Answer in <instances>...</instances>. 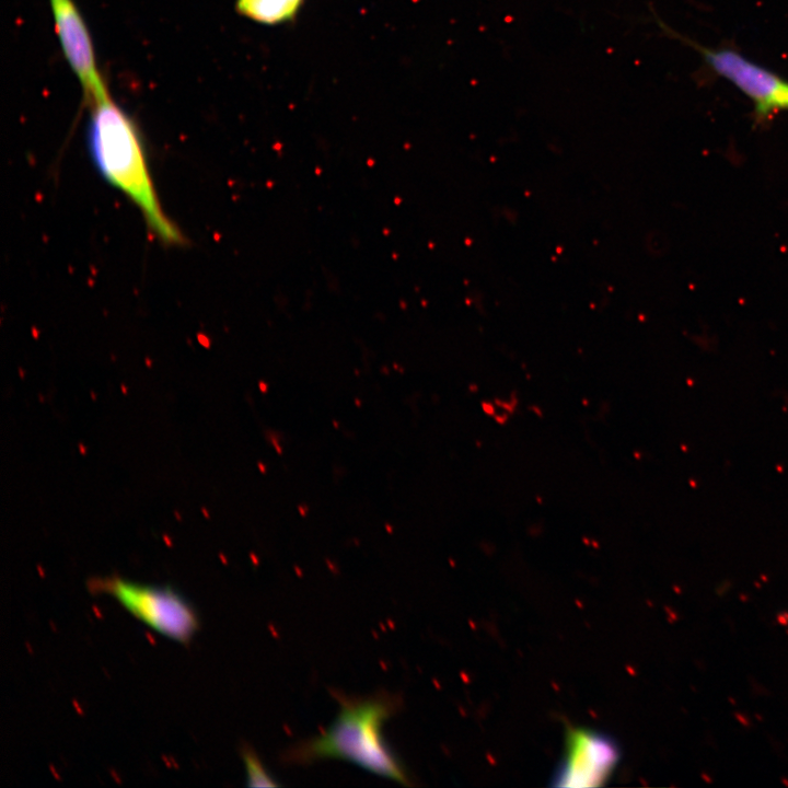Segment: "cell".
<instances>
[{
    "label": "cell",
    "instance_id": "1",
    "mask_svg": "<svg viewBox=\"0 0 788 788\" xmlns=\"http://www.w3.org/2000/svg\"><path fill=\"white\" fill-rule=\"evenodd\" d=\"M339 712L321 734L301 741L282 754L287 764L306 765L340 758L405 786L413 780L382 735V726L402 708V697L387 692L349 696L334 691Z\"/></svg>",
    "mask_w": 788,
    "mask_h": 788
},
{
    "label": "cell",
    "instance_id": "2",
    "mask_svg": "<svg viewBox=\"0 0 788 788\" xmlns=\"http://www.w3.org/2000/svg\"><path fill=\"white\" fill-rule=\"evenodd\" d=\"M89 107L88 148L99 173L135 204L162 243L183 244L181 231L161 206L136 124L109 94Z\"/></svg>",
    "mask_w": 788,
    "mask_h": 788
},
{
    "label": "cell",
    "instance_id": "3",
    "mask_svg": "<svg viewBox=\"0 0 788 788\" xmlns=\"http://www.w3.org/2000/svg\"><path fill=\"white\" fill-rule=\"evenodd\" d=\"M88 586L93 593L114 596L138 619L181 644H188L199 628L192 604L170 587L142 584L119 577L94 578Z\"/></svg>",
    "mask_w": 788,
    "mask_h": 788
},
{
    "label": "cell",
    "instance_id": "4",
    "mask_svg": "<svg viewBox=\"0 0 788 788\" xmlns=\"http://www.w3.org/2000/svg\"><path fill=\"white\" fill-rule=\"evenodd\" d=\"M671 32L698 51L712 72L728 80L752 101L756 123L763 124L777 112L788 111V80L750 60L738 50L729 47H705Z\"/></svg>",
    "mask_w": 788,
    "mask_h": 788
},
{
    "label": "cell",
    "instance_id": "5",
    "mask_svg": "<svg viewBox=\"0 0 788 788\" xmlns=\"http://www.w3.org/2000/svg\"><path fill=\"white\" fill-rule=\"evenodd\" d=\"M614 740L596 730L572 728L566 738L565 754L552 777L556 787L601 786L619 761Z\"/></svg>",
    "mask_w": 788,
    "mask_h": 788
},
{
    "label": "cell",
    "instance_id": "6",
    "mask_svg": "<svg viewBox=\"0 0 788 788\" xmlns=\"http://www.w3.org/2000/svg\"><path fill=\"white\" fill-rule=\"evenodd\" d=\"M49 3L63 55L90 106L109 92L99 71L89 30L73 0H49Z\"/></svg>",
    "mask_w": 788,
    "mask_h": 788
},
{
    "label": "cell",
    "instance_id": "7",
    "mask_svg": "<svg viewBox=\"0 0 788 788\" xmlns=\"http://www.w3.org/2000/svg\"><path fill=\"white\" fill-rule=\"evenodd\" d=\"M304 0H236L237 11L253 21L276 25L293 19Z\"/></svg>",
    "mask_w": 788,
    "mask_h": 788
},
{
    "label": "cell",
    "instance_id": "8",
    "mask_svg": "<svg viewBox=\"0 0 788 788\" xmlns=\"http://www.w3.org/2000/svg\"><path fill=\"white\" fill-rule=\"evenodd\" d=\"M241 755L246 768L247 786L253 787H277L279 784L268 774L267 769L263 765L260 758L257 756L255 751L248 746L243 745L241 749Z\"/></svg>",
    "mask_w": 788,
    "mask_h": 788
},
{
    "label": "cell",
    "instance_id": "9",
    "mask_svg": "<svg viewBox=\"0 0 788 788\" xmlns=\"http://www.w3.org/2000/svg\"><path fill=\"white\" fill-rule=\"evenodd\" d=\"M78 450L81 453V455H85L88 453V448L83 443H78Z\"/></svg>",
    "mask_w": 788,
    "mask_h": 788
},
{
    "label": "cell",
    "instance_id": "10",
    "mask_svg": "<svg viewBox=\"0 0 788 788\" xmlns=\"http://www.w3.org/2000/svg\"><path fill=\"white\" fill-rule=\"evenodd\" d=\"M200 511H201V513L204 514V517H205L206 519H209V518H210V514H209L208 510H207L205 507H201V508H200Z\"/></svg>",
    "mask_w": 788,
    "mask_h": 788
},
{
    "label": "cell",
    "instance_id": "11",
    "mask_svg": "<svg viewBox=\"0 0 788 788\" xmlns=\"http://www.w3.org/2000/svg\"><path fill=\"white\" fill-rule=\"evenodd\" d=\"M120 390H121V392H123L124 395H127V394H128V387L126 386V384L121 383V384H120Z\"/></svg>",
    "mask_w": 788,
    "mask_h": 788
},
{
    "label": "cell",
    "instance_id": "12",
    "mask_svg": "<svg viewBox=\"0 0 788 788\" xmlns=\"http://www.w3.org/2000/svg\"><path fill=\"white\" fill-rule=\"evenodd\" d=\"M173 513L177 521H182V514L177 510H174Z\"/></svg>",
    "mask_w": 788,
    "mask_h": 788
},
{
    "label": "cell",
    "instance_id": "13",
    "mask_svg": "<svg viewBox=\"0 0 788 788\" xmlns=\"http://www.w3.org/2000/svg\"><path fill=\"white\" fill-rule=\"evenodd\" d=\"M90 396H91L92 401H96V398H97V395L94 391H90Z\"/></svg>",
    "mask_w": 788,
    "mask_h": 788
},
{
    "label": "cell",
    "instance_id": "14",
    "mask_svg": "<svg viewBox=\"0 0 788 788\" xmlns=\"http://www.w3.org/2000/svg\"><path fill=\"white\" fill-rule=\"evenodd\" d=\"M19 373H20V378L23 380L25 378V373L21 368H19Z\"/></svg>",
    "mask_w": 788,
    "mask_h": 788
},
{
    "label": "cell",
    "instance_id": "15",
    "mask_svg": "<svg viewBox=\"0 0 788 788\" xmlns=\"http://www.w3.org/2000/svg\"><path fill=\"white\" fill-rule=\"evenodd\" d=\"M146 362H147V366H148L149 368H151V361L147 359Z\"/></svg>",
    "mask_w": 788,
    "mask_h": 788
}]
</instances>
